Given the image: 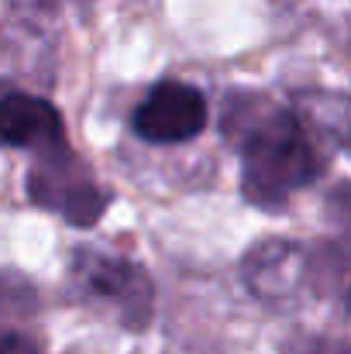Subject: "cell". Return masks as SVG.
<instances>
[{"label": "cell", "instance_id": "4", "mask_svg": "<svg viewBox=\"0 0 351 354\" xmlns=\"http://www.w3.org/2000/svg\"><path fill=\"white\" fill-rule=\"evenodd\" d=\"M207 120L210 107L197 86L183 80H162L134 107L131 131L148 145H186L207 131Z\"/></svg>", "mask_w": 351, "mask_h": 354}, {"label": "cell", "instance_id": "7", "mask_svg": "<svg viewBox=\"0 0 351 354\" xmlns=\"http://www.w3.org/2000/svg\"><path fill=\"white\" fill-rule=\"evenodd\" d=\"M0 354H42L38 341L24 330H7L0 334Z\"/></svg>", "mask_w": 351, "mask_h": 354}, {"label": "cell", "instance_id": "5", "mask_svg": "<svg viewBox=\"0 0 351 354\" xmlns=\"http://www.w3.org/2000/svg\"><path fill=\"white\" fill-rule=\"evenodd\" d=\"M307 275H310L307 251L286 237H265L251 244L248 254L241 258V282L265 306L293 303L303 292Z\"/></svg>", "mask_w": 351, "mask_h": 354}, {"label": "cell", "instance_id": "1", "mask_svg": "<svg viewBox=\"0 0 351 354\" xmlns=\"http://www.w3.org/2000/svg\"><path fill=\"white\" fill-rule=\"evenodd\" d=\"M221 127L241 155V196L269 214H279L296 193L310 189L331 158V148L296 104L228 93Z\"/></svg>", "mask_w": 351, "mask_h": 354}, {"label": "cell", "instance_id": "2", "mask_svg": "<svg viewBox=\"0 0 351 354\" xmlns=\"http://www.w3.org/2000/svg\"><path fill=\"white\" fill-rule=\"evenodd\" d=\"M28 200L48 214H59L73 227H93L107 214L111 193L100 189L90 165L69 145H62V148L31 155Z\"/></svg>", "mask_w": 351, "mask_h": 354}, {"label": "cell", "instance_id": "3", "mask_svg": "<svg viewBox=\"0 0 351 354\" xmlns=\"http://www.w3.org/2000/svg\"><path fill=\"white\" fill-rule=\"evenodd\" d=\"M73 282H76L80 296L114 306L127 330H145L155 313L152 275L131 258L83 248L73 258Z\"/></svg>", "mask_w": 351, "mask_h": 354}, {"label": "cell", "instance_id": "6", "mask_svg": "<svg viewBox=\"0 0 351 354\" xmlns=\"http://www.w3.org/2000/svg\"><path fill=\"white\" fill-rule=\"evenodd\" d=\"M0 141L31 155L69 145L59 107L10 83H0Z\"/></svg>", "mask_w": 351, "mask_h": 354}]
</instances>
